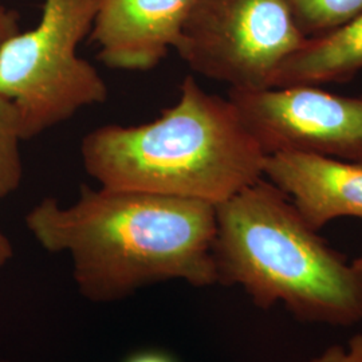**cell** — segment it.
I'll use <instances>...</instances> for the list:
<instances>
[{
  "mask_svg": "<svg viewBox=\"0 0 362 362\" xmlns=\"http://www.w3.org/2000/svg\"><path fill=\"white\" fill-rule=\"evenodd\" d=\"M25 221L39 246L69 255L79 294L94 303L170 281L218 285L216 206L206 202L82 185L73 204L45 197Z\"/></svg>",
  "mask_w": 362,
  "mask_h": 362,
  "instance_id": "1",
  "label": "cell"
},
{
  "mask_svg": "<svg viewBox=\"0 0 362 362\" xmlns=\"http://www.w3.org/2000/svg\"><path fill=\"white\" fill-rule=\"evenodd\" d=\"M81 158L100 187L218 206L264 177L267 155L230 98L187 76L179 100L158 118L91 130Z\"/></svg>",
  "mask_w": 362,
  "mask_h": 362,
  "instance_id": "2",
  "label": "cell"
},
{
  "mask_svg": "<svg viewBox=\"0 0 362 362\" xmlns=\"http://www.w3.org/2000/svg\"><path fill=\"white\" fill-rule=\"evenodd\" d=\"M218 285L239 286L263 310L284 303L298 321L362 322V272L262 177L216 206Z\"/></svg>",
  "mask_w": 362,
  "mask_h": 362,
  "instance_id": "3",
  "label": "cell"
},
{
  "mask_svg": "<svg viewBox=\"0 0 362 362\" xmlns=\"http://www.w3.org/2000/svg\"><path fill=\"white\" fill-rule=\"evenodd\" d=\"M95 11L97 0H45L38 25L0 47V95L18 110L25 141L106 103L104 78L78 54Z\"/></svg>",
  "mask_w": 362,
  "mask_h": 362,
  "instance_id": "4",
  "label": "cell"
},
{
  "mask_svg": "<svg viewBox=\"0 0 362 362\" xmlns=\"http://www.w3.org/2000/svg\"><path fill=\"white\" fill-rule=\"evenodd\" d=\"M305 40L285 0H192L175 50L230 90H264Z\"/></svg>",
  "mask_w": 362,
  "mask_h": 362,
  "instance_id": "5",
  "label": "cell"
},
{
  "mask_svg": "<svg viewBox=\"0 0 362 362\" xmlns=\"http://www.w3.org/2000/svg\"><path fill=\"white\" fill-rule=\"evenodd\" d=\"M228 98L266 155L300 152L362 165V95L302 85L230 90Z\"/></svg>",
  "mask_w": 362,
  "mask_h": 362,
  "instance_id": "6",
  "label": "cell"
},
{
  "mask_svg": "<svg viewBox=\"0 0 362 362\" xmlns=\"http://www.w3.org/2000/svg\"><path fill=\"white\" fill-rule=\"evenodd\" d=\"M192 0H97L90 35L98 59L119 71H151L176 47Z\"/></svg>",
  "mask_w": 362,
  "mask_h": 362,
  "instance_id": "7",
  "label": "cell"
},
{
  "mask_svg": "<svg viewBox=\"0 0 362 362\" xmlns=\"http://www.w3.org/2000/svg\"><path fill=\"white\" fill-rule=\"evenodd\" d=\"M264 179L285 192L317 231L338 218L362 219L361 164L300 152H276L266 158Z\"/></svg>",
  "mask_w": 362,
  "mask_h": 362,
  "instance_id": "8",
  "label": "cell"
},
{
  "mask_svg": "<svg viewBox=\"0 0 362 362\" xmlns=\"http://www.w3.org/2000/svg\"><path fill=\"white\" fill-rule=\"evenodd\" d=\"M361 70L362 13L327 35L306 38L278 69L272 88L344 83Z\"/></svg>",
  "mask_w": 362,
  "mask_h": 362,
  "instance_id": "9",
  "label": "cell"
},
{
  "mask_svg": "<svg viewBox=\"0 0 362 362\" xmlns=\"http://www.w3.org/2000/svg\"><path fill=\"white\" fill-rule=\"evenodd\" d=\"M299 31L320 38L345 26L362 13V0H285Z\"/></svg>",
  "mask_w": 362,
  "mask_h": 362,
  "instance_id": "10",
  "label": "cell"
},
{
  "mask_svg": "<svg viewBox=\"0 0 362 362\" xmlns=\"http://www.w3.org/2000/svg\"><path fill=\"white\" fill-rule=\"evenodd\" d=\"M21 118L13 103L0 95V200L13 194L23 179Z\"/></svg>",
  "mask_w": 362,
  "mask_h": 362,
  "instance_id": "11",
  "label": "cell"
},
{
  "mask_svg": "<svg viewBox=\"0 0 362 362\" xmlns=\"http://www.w3.org/2000/svg\"><path fill=\"white\" fill-rule=\"evenodd\" d=\"M300 362H362V333L351 337L346 345H333L321 354Z\"/></svg>",
  "mask_w": 362,
  "mask_h": 362,
  "instance_id": "12",
  "label": "cell"
},
{
  "mask_svg": "<svg viewBox=\"0 0 362 362\" xmlns=\"http://www.w3.org/2000/svg\"><path fill=\"white\" fill-rule=\"evenodd\" d=\"M18 33H21L19 15L0 4V47Z\"/></svg>",
  "mask_w": 362,
  "mask_h": 362,
  "instance_id": "13",
  "label": "cell"
},
{
  "mask_svg": "<svg viewBox=\"0 0 362 362\" xmlns=\"http://www.w3.org/2000/svg\"><path fill=\"white\" fill-rule=\"evenodd\" d=\"M124 362H177V360L163 350H141L129 356Z\"/></svg>",
  "mask_w": 362,
  "mask_h": 362,
  "instance_id": "14",
  "label": "cell"
},
{
  "mask_svg": "<svg viewBox=\"0 0 362 362\" xmlns=\"http://www.w3.org/2000/svg\"><path fill=\"white\" fill-rule=\"evenodd\" d=\"M13 257V248L7 235L0 230V269L4 267Z\"/></svg>",
  "mask_w": 362,
  "mask_h": 362,
  "instance_id": "15",
  "label": "cell"
},
{
  "mask_svg": "<svg viewBox=\"0 0 362 362\" xmlns=\"http://www.w3.org/2000/svg\"><path fill=\"white\" fill-rule=\"evenodd\" d=\"M351 263H353V264H354V267H357V269H358V270H361V272H362V252H361V255H360V257H358V258L354 259V260H353V262H351Z\"/></svg>",
  "mask_w": 362,
  "mask_h": 362,
  "instance_id": "16",
  "label": "cell"
},
{
  "mask_svg": "<svg viewBox=\"0 0 362 362\" xmlns=\"http://www.w3.org/2000/svg\"><path fill=\"white\" fill-rule=\"evenodd\" d=\"M0 362H16V361H11V360H6V358H0Z\"/></svg>",
  "mask_w": 362,
  "mask_h": 362,
  "instance_id": "17",
  "label": "cell"
}]
</instances>
